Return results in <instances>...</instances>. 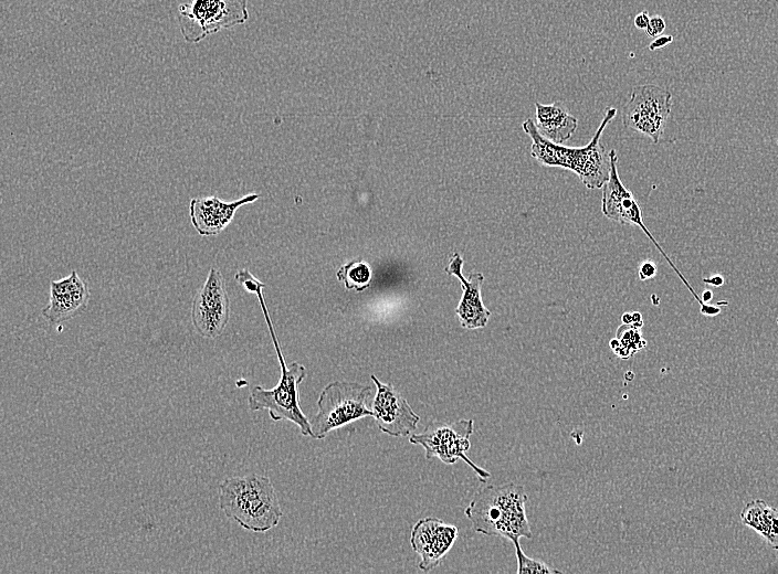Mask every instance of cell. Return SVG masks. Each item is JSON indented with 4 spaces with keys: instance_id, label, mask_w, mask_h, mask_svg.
Returning <instances> with one entry per match:
<instances>
[{
    "instance_id": "cell-1",
    "label": "cell",
    "mask_w": 778,
    "mask_h": 574,
    "mask_svg": "<svg viewBox=\"0 0 778 574\" xmlns=\"http://www.w3.org/2000/svg\"><path fill=\"white\" fill-rule=\"evenodd\" d=\"M234 278L245 290L257 296L281 369L278 382L274 387L264 389L260 385H255L251 389L248 400L249 407L251 411L266 410L273 421H290L298 426L303 436H309V419L301 408L298 393V385L303 382L307 373L306 368L298 362H292L290 365L286 364L262 295V289L265 285L257 280L245 268L240 269Z\"/></svg>"
},
{
    "instance_id": "cell-2",
    "label": "cell",
    "mask_w": 778,
    "mask_h": 574,
    "mask_svg": "<svg viewBox=\"0 0 778 574\" xmlns=\"http://www.w3.org/2000/svg\"><path fill=\"white\" fill-rule=\"evenodd\" d=\"M617 115V108L608 107L591 140L584 147H568L543 137L535 121L527 118L523 130L530 138V156L542 166L563 168L575 172L588 189H599L609 179L610 160L600 139L608 124Z\"/></svg>"
},
{
    "instance_id": "cell-3",
    "label": "cell",
    "mask_w": 778,
    "mask_h": 574,
    "mask_svg": "<svg viewBox=\"0 0 778 574\" xmlns=\"http://www.w3.org/2000/svg\"><path fill=\"white\" fill-rule=\"evenodd\" d=\"M528 496L523 486L508 481L476 491L464 510L475 532L511 541L533 538L526 515Z\"/></svg>"
},
{
    "instance_id": "cell-4",
    "label": "cell",
    "mask_w": 778,
    "mask_h": 574,
    "mask_svg": "<svg viewBox=\"0 0 778 574\" xmlns=\"http://www.w3.org/2000/svg\"><path fill=\"white\" fill-rule=\"evenodd\" d=\"M219 503L228 519L252 532L273 529L283 514L270 478L256 474L224 479L219 487Z\"/></svg>"
},
{
    "instance_id": "cell-5",
    "label": "cell",
    "mask_w": 778,
    "mask_h": 574,
    "mask_svg": "<svg viewBox=\"0 0 778 574\" xmlns=\"http://www.w3.org/2000/svg\"><path fill=\"white\" fill-rule=\"evenodd\" d=\"M374 390L355 381L328 383L316 402L317 412L309 417L311 437L324 439L328 433L362 417L372 416Z\"/></svg>"
},
{
    "instance_id": "cell-6",
    "label": "cell",
    "mask_w": 778,
    "mask_h": 574,
    "mask_svg": "<svg viewBox=\"0 0 778 574\" xmlns=\"http://www.w3.org/2000/svg\"><path fill=\"white\" fill-rule=\"evenodd\" d=\"M609 179L602 187V214L606 217L622 225H637L638 227H640L644 232V234L651 240V242L655 245L658 251L663 255V257L666 259L673 270L677 274L680 279L693 295V297L698 301L701 307V313L706 317L717 316L721 312V306H723V304L721 301L716 302V305H709L704 302L702 298L694 291L692 286L687 283L686 278L681 274V272L673 264V262L670 259V257L666 255V253L663 251V248L660 246V244L656 242V240L645 226L642 217V211L638 201L635 200L633 193L620 180L618 173V156L614 149H611L609 151Z\"/></svg>"
},
{
    "instance_id": "cell-7",
    "label": "cell",
    "mask_w": 778,
    "mask_h": 574,
    "mask_svg": "<svg viewBox=\"0 0 778 574\" xmlns=\"http://www.w3.org/2000/svg\"><path fill=\"white\" fill-rule=\"evenodd\" d=\"M249 19L246 0H190L179 7L178 23L188 43H198L210 34Z\"/></svg>"
},
{
    "instance_id": "cell-8",
    "label": "cell",
    "mask_w": 778,
    "mask_h": 574,
    "mask_svg": "<svg viewBox=\"0 0 778 574\" xmlns=\"http://www.w3.org/2000/svg\"><path fill=\"white\" fill-rule=\"evenodd\" d=\"M474 429L473 419H459L452 423H431L423 432L412 434L411 444L420 445L425 451V458H439L442 463L452 465L458 459L465 461L485 481L491 474L474 464L466 451L471 447L470 436Z\"/></svg>"
},
{
    "instance_id": "cell-9",
    "label": "cell",
    "mask_w": 778,
    "mask_h": 574,
    "mask_svg": "<svg viewBox=\"0 0 778 574\" xmlns=\"http://www.w3.org/2000/svg\"><path fill=\"white\" fill-rule=\"evenodd\" d=\"M671 107L670 91L654 84L638 85L633 87L623 108V126L658 144L664 132Z\"/></svg>"
},
{
    "instance_id": "cell-10",
    "label": "cell",
    "mask_w": 778,
    "mask_h": 574,
    "mask_svg": "<svg viewBox=\"0 0 778 574\" xmlns=\"http://www.w3.org/2000/svg\"><path fill=\"white\" fill-rule=\"evenodd\" d=\"M230 317V299L221 272L211 267L202 287L193 297L191 321L204 339H215L224 331Z\"/></svg>"
},
{
    "instance_id": "cell-11",
    "label": "cell",
    "mask_w": 778,
    "mask_h": 574,
    "mask_svg": "<svg viewBox=\"0 0 778 574\" xmlns=\"http://www.w3.org/2000/svg\"><path fill=\"white\" fill-rule=\"evenodd\" d=\"M370 379L376 386L371 412L378 428L390 436H409L418 426L419 415L393 385L381 382L375 374Z\"/></svg>"
},
{
    "instance_id": "cell-12",
    "label": "cell",
    "mask_w": 778,
    "mask_h": 574,
    "mask_svg": "<svg viewBox=\"0 0 778 574\" xmlns=\"http://www.w3.org/2000/svg\"><path fill=\"white\" fill-rule=\"evenodd\" d=\"M459 530L438 518L418 520L410 533V545L421 556L419 568L430 572L445 557L456 541Z\"/></svg>"
},
{
    "instance_id": "cell-13",
    "label": "cell",
    "mask_w": 778,
    "mask_h": 574,
    "mask_svg": "<svg viewBox=\"0 0 778 574\" xmlns=\"http://www.w3.org/2000/svg\"><path fill=\"white\" fill-rule=\"evenodd\" d=\"M463 263L462 256L459 253H454L444 268L448 275H453L461 281L463 290L460 302L455 308V313L462 328L470 330L484 328L492 315L482 300L484 276L481 273H471L465 278L462 274Z\"/></svg>"
},
{
    "instance_id": "cell-14",
    "label": "cell",
    "mask_w": 778,
    "mask_h": 574,
    "mask_svg": "<svg viewBox=\"0 0 778 574\" xmlns=\"http://www.w3.org/2000/svg\"><path fill=\"white\" fill-rule=\"evenodd\" d=\"M90 296L86 283L76 270H72L69 276L50 283L49 304L42 315L50 325H61L82 313Z\"/></svg>"
},
{
    "instance_id": "cell-15",
    "label": "cell",
    "mask_w": 778,
    "mask_h": 574,
    "mask_svg": "<svg viewBox=\"0 0 778 574\" xmlns=\"http://www.w3.org/2000/svg\"><path fill=\"white\" fill-rule=\"evenodd\" d=\"M259 194L251 193L239 200L227 202L218 196H196L190 200L191 224L199 235L208 237L221 233L233 220L239 208L252 203Z\"/></svg>"
},
{
    "instance_id": "cell-16",
    "label": "cell",
    "mask_w": 778,
    "mask_h": 574,
    "mask_svg": "<svg viewBox=\"0 0 778 574\" xmlns=\"http://www.w3.org/2000/svg\"><path fill=\"white\" fill-rule=\"evenodd\" d=\"M535 108V125L543 137L555 144H563L571 138L578 127V119L571 115L564 103L536 102Z\"/></svg>"
},
{
    "instance_id": "cell-17",
    "label": "cell",
    "mask_w": 778,
    "mask_h": 574,
    "mask_svg": "<svg viewBox=\"0 0 778 574\" xmlns=\"http://www.w3.org/2000/svg\"><path fill=\"white\" fill-rule=\"evenodd\" d=\"M742 522L761 535L768 545L778 550V509L764 500H753L740 512Z\"/></svg>"
},
{
    "instance_id": "cell-18",
    "label": "cell",
    "mask_w": 778,
    "mask_h": 574,
    "mask_svg": "<svg viewBox=\"0 0 778 574\" xmlns=\"http://www.w3.org/2000/svg\"><path fill=\"white\" fill-rule=\"evenodd\" d=\"M336 276L344 283L346 289L362 291L370 285L372 270L367 262L354 259L343 265Z\"/></svg>"
},
{
    "instance_id": "cell-19",
    "label": "cell",
    "mask_w": 778,
    "mask_h": 574,
    "mask_svg": "<svg viewBox=\"0 0 778 574\" xmlns=\"http://www.w3.org/2000/svg\"><path fill=\"white\" fill-rule=\"evenodd\" d=\"M512 542L515 546V554H516V560H517V570H516L517 574L561 573L560 571L550 567L548 564L544 563L543 561L530 559L529 556H527L521 548L519 540H514Z\"/></svg>"
},
{
    "instance_id": "cell-20",
    "label": "cell",
    "mask_w": 778,
    "mask_h": 574,
    "mask_svg": "<svg viewBox=\"0 0 778 574\" xmlns=\"http://www.w3.org/2000/svg\"><path fill=\"white\" fill-rule=\"evenodd\" d=\"M616 338L623 347L629 349L632 354L646 346V341L642 338L640 329L631 325L622 323L617 330Z\"/></svg>"
},
{
    "instance_id": "cell-21",
    "label": "cell",
    "mask_w": 778,
    "mask_h": 574,
    "mask_svg": "<svg viewBox=\"0 0 778 574\" xmlns=\"http://www.w3.org/2000/svg\"><path fill=\"white\" fill-rule=\"evenodd\" d=\"M665 30V21L660 15L650 17L649 24L644 30L646 35L651 38H656L663 33Z\"/></svg>"
},
{
    "instance_id": "cell-22",
    "label": "cell",
    "mask_w": 778,
    "mask_h": 574,
    "mask_svg": "<svg viewBox=\"0 0 778 574\" xmlns=\"http://www.w3.org/2000/svg\"><path fill=\"white\" fill-rule=\"evenodd\" d=\"M658 268L655 263L651 261H644L640 264L638 269L639 279L644 281L653 278L656 275Z\"/></svg>"
},
{
    "instance_id": "cell-23",
    "label": "cell",
    "mask_w": 778,
    "mask_h": 574,
    "mask_svg": "<svg viewBox=\"0 0 778 574\" xmlns=\"http://www.w3.org/2000/svg\"><path fill=\"white\" fill-rule=\"evenodd\" d=\"M609 346L612 349V351L614 352V354L617 357H619L620 359L625 360V359H629L630 357L633 355L632 352L629 349H627L625 347H623L617 338L610 340Z\"/></svg>"
},
{
    "instance_id": "cell-24",
    "label": "cell",
    "mask_w": 778,
    "mask_h": 574,
    "mask_svg": "<svg viewBox=\"0 0 778 574\" xmlns=\"http://www.w3.org/2000/svg\"><path fill=\"white\" fill-rule=\"evenodd\" d=\"M673 42L672 35H659L650 43L649 50L655 51L662 49Z\"/></svg>"
},
{
    "instance_id": "cell-25",
    "label": "cell",
    "mask_w": 778,
    "mask_h": 574,
    "mask_svg": "<svg viewBox=\"0 0 778 574\" xmlns=\"http://www.w3.org/2000/svg\"><path fill=\"white\" fill-rule=\"evenodd\" d=\"M650 21V15L648 11H641L634 17V26L639 30H645Z\"/></svg>"
},
{
    "instance_id": "cell-26",
    "label": "cell",
    "mask_w": 778,
    "mask_h": 574,
    "mask_svg": "<svg viewBox=\"0 0 778 574\" xmlns=\"http://www.w3.org/2000/svg\"><path fill=\"white\" fill-rule=\"evenodd\" d=\"M703 281H704L705 284H709V285H713V286H715V287H719V286L724 285V278H723L721 275H715V276L709 277V278H703Z\"/></svg>"
},
{
    "instance_id": "cell-27",
    "label": "cell",
    "mask_w": 778,
    "mask_h": 574,
    "mask_svg": "<svg viewBox=\"0 0 778 574\" xmlns=\"http://www.w3.org/2000/svg\"><path fill=\"white\" fill-rule=\"evenodd\" d=\"M622 323L632 325L633 316L632 312H624L621 317Z\"/></svg>"
},
{
    "instance_id": "cell-28",
    "label": "cell",
    "mask_w": 778,
    "mask_h": 574,
    "mask_svg": "<svg viewBox=\"0 0 778 574\" xmlns=\"http://www.w3.org/2000/svg\"><path fill=\"white\" fill-rule=\"evenodd\" d=\"M701 298L704 302L707 304L713 299V291L709 289L704 290Z\"/></svg>"
},
{
    "instance_id": "cell-29",
    "label": "cell",
    "mask_w": 778,
    "mask_h": 574,
    "mask_svg": "<svg viewBox=\"0 0 778 574\" xmlns=\"http://www.w3.org/2000/svg\"><path fill=\"white\" fill-rule=\"evenodd\" d=\"M776 322H777V326H778V317H777V320H776Z\"/></svg>"
},
{
    "instance_id": "cell-30",
    "label": "cell",
    "mask_w": 778,
    "mask_h": 574,
    "mask_svg": "<svg viewBox=\"0 0 778 574\" xmlns=\"http://www.w3.org/2000/svg\"><path fill=\"white\" fill-rule=\"evenodd\" d=\"M777 146H778V137H777Z\"/></svg>"
}]
</instances>
